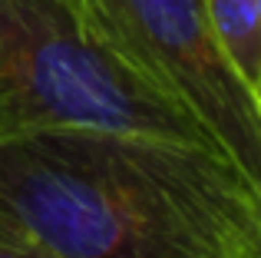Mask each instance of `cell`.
I'll list each match as a JSON object with an SVG mask.
<instances>
[{
    "instance_id": "5b68a950",
    "label": "cell",
    "mask_w": 261,
    "mask_h": 258,
    "mask_svg": "<svg viewBox=\"0 0 261 258\" xmlns=\"http://www.w3.org/2000/svg\"><path fill=\"white\" fill-rule=\"evenodd\" d=\"M0 258H46V255L37 245H30L23 235H17L13 228H7L0 222Z\"/></svg>"
},
{
    "instance_id": "3957f363",
    "label": "cell",
    "mask_w": 261,
    "mask_h": 258,
    "mask_svg": "<svg viewBox=\"0 0 261 258\" xmlns=\"http://www.w3.org/2000/svg\"><path fill=\"white\" fill-rule=\"evenodd\" d=\"M73 4L116 57L189 113L245 175L261 182V96L222 57L202 0Z\"/></svg>"
},
{
    "instance_id": "6da1fadb",
    "label": "cell",
    "mask_w": 261,
    "mask_h": 258,
    "mask_svg": "<svg viewBox=\"0 0 261 258\" xmlns=\"http://www.w3.org/2000/svg\"><path fill=\"white\" fill-rule=\"evenodd\" d=\"M0 222L46 258H261V182L205 142L37 129L0 142Z\"/></svg>"
},
{
    "instance_id": "7a4b0ae2",
    "label": "cell",
    "mask_w": 261,
    "mask_h": 258,
    "mask_svg": "<svg viewBox=\"0 0 261 258\" xmlns=\"http://www.w3.org/2000/svg\"><path fill=\"white\" fill-rule=\"evenodd\" d=\"M37 129H113L212 146L189 113L109 50L73 0H0V142Z\"/></svg>"
},
{
    "instance_id": "277c9868",
    "label": "cell",
    "mask_w": 261,
    "mask_h": 258,
    "mask_svg": "<svg viewBox=\"0 0 261 258\" xmlns=\"http://www.w3.org/2000/svg\"><path fill=\"white\" fill-rule=\"evenodd\" d=\"M222 57L261 96V0H202Z\"/></svg>"
}]
</instances>
